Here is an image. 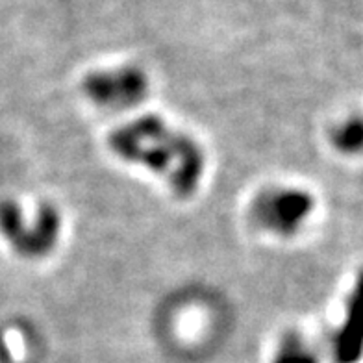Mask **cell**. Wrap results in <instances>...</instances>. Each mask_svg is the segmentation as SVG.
Wrapping results in <instances>:
<instances>
[{
  "instance_id": "cell-5",
  "label": "cell",
  "mask_w": 363,
  "mask_h": 363,
  "mask_svg": "<svg viewBox=\"0 0 363 363\" xmlns=\"http://www.w3.org/2000/svg\"><path fill=\"white\" fill-rule=\"evenodd\" d=\"M363 350V271L347 298L343 326L335 335V358L340 363H354Z\"/></svg>"
},
{
  "instance_id": "cell-2",
  "label": "cell",
  "mask_w": 363,
  "mask_h": 363,
  "mask_svg": "<svg viewBox=\"0 0 363 363\" xmlns=\"http://www.w3.org/2000/svg\"><path fill=\"white\" fill-rule=\"evenodd\" d=\"M60 230L62 219L54 206L43 204L28 217L17 202H0V234L24 258H41L50 252Z\"/></svg>"
},
{
  "instance_id": "cell-3",
  "label": "cell",
  "mask_w": 363,
  "mask_h": 363,
  "mask_svg": "<svg viewBox=\"0 0 363 363\" xmlns=\"http://www.w3.org/2000/svg\"><path fill=\"white\" fill-rule=\"evenodd\" d=\"M313 211V196L296 187H272L252 204V219L263 230L289 238Z\"/></svg>"
},
{
  "instance_id": "cell-6",
  "label": "cell",
  "mask_w": 363,
  "mask_h": 363,
  "mask_svg": "<svg viewBox=\"0 0 363 363\" xmlns=\"http://www.w3.org/2000/svg\"><path fill=\"white\" fill-rule=\"evenodd\" d=\"M332 143L345 154L363 152V117H352L332 132Z\"/></svg>"
},
{
  "instance_id": "cell-1",
  "label": "cell",
  "mask_w": 363,
  "mask_h": 363,
  "mask_svg": "<svg viewBox=\"0 0 363 363\" xmlns=\"http://www.w3.org/2000/svg\"><path fill=\"white\" fill-rule=\"evenodd\" d=\"M108 147L123 162L156 172L180 199L195 195L201 187L206 167L201 145L160 115H141L117 126L108 135Z\"/></svg>"
},
{
  "instance_id": "cell-7",
  "label": "cell",
  "mask_w": 363,
  "mask_h": 363,
  "mask_svg": "<svg viewBox=\"0 0 363 363\" xmlns=\"http://www.w3.org/2000/svg\"><path fill=\"white\" fill-rule=\"evenodd\" d=\"M278 363H315V358L298 337H291L284 341L282 349L278 352Z\"/></svg>"
},
{
  "instance_id": "cell-4",
  "label": "cell",
  "mask_w": 363,
  "mask_h": 363,
  "mask_svg": "<svg viewBox=\"0 0 363 363\" xmlns=\"http://www.w3.org/2000/svg\"><path fill=\"white\" fill-rule=\"evenodd\" d=\"M87 101L106 110H130L148 93V78L138 67L95 71L82 82Z\"/></svg>"
}]
</instances>
